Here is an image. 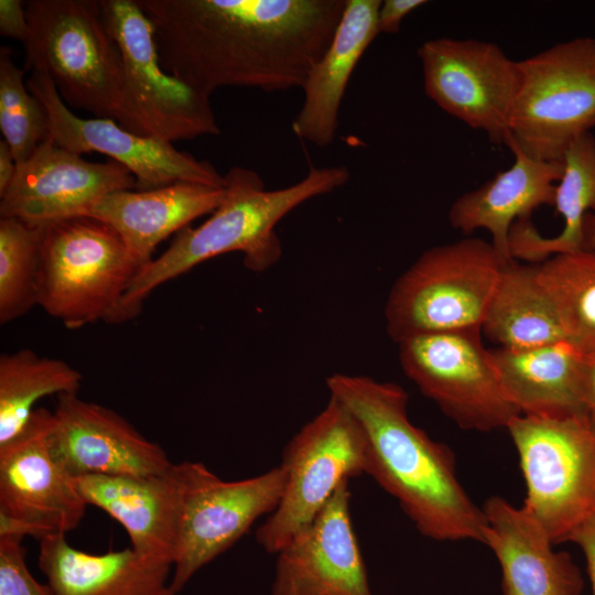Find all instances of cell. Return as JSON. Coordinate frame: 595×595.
Masks as SVG:
<instances>
[{
	"mask_svg": "<svg viewBox=\"0 0 595 595\" xmlns=\"http://www.w3.org/2000/svg\"><path fill=\"white\" fill-rule=\"evenodd\" d=\"M162 68L209 95L220 87L302 88L346 0H137Z\"/></svg>",
	"mask_w": 595,
	"mask_h": 595,
	"instance_id": "1",
	"label": "cell"
},
{
	"mask_svg": "<svg viewBox=\"0 0 595 595\" xmlns=\"http://www.w3.org/2000/svg\"><path fill=\"white\" fill-rule=\"evenodd\" d=\"M326 387L365 433V474L397 499L421 534L436 541L484 543L483 508L459 483L450 447L410 421L409 397L401 386L333 374Z\"/></svg>",
	"mask_w": 595,
	"mask_h": 595,
	"instance_id": "2",
	"label": "cell"
},
{
	"mask_svg": "<svg viewBox=\"0 0 595 595\" xmlns=\"http://www.w3.org/2000/svg\"><path fill=\"white\" fill-rule=\"evenodd\" d=\"M346 166L311 167L298 183L268 191L253 170L234 166L225 176V198L198 227L180 230L169 248L142 268L128 304L139 313L143 301L160 285L196 266L229 252H240L244 266L263 272L282 256L275 226L303 203L328 194L349 180Z\"/></svg>",
	"mask_w": 595,
	"mask_h": 595,
	"instance_id": "3",
	"label": "cell"
},
{
	"mask_svg": "<svg viewBox=\"0 0 595 595\" xmlns=\"http://www.w3.org/2000/svg\"><path fill=\"white\" fill-rule=\"evenodd\" d=\"M142 268L119 234L100 220L75 216L47 224L37 305L68 328L130 321L140 314L128 295Z\"/></svg>",
	"mask_w": 595,
	"mask_h": 595,
	"instance_id": "4",
	"label": "cell"
},
{
	"mask_svg": "<svg viewBox=\"0 0 595 595\" xmlns=\"http://www.w3.org/2000/svg\"><path fill=\"white\" fill-rule=\"evenodd\" d=\"M24 7L31 31L25 68L46 73L69 107L128 130L122 56L100 0H29Z\"/></svg>",
	"mask_w": 595,
	"mask_h": 595,
	"instance_id": "5",
	"label": "cell"
},
{
	"mask_svg": "<svg viewBox=\"0 0 595 595\" xmlns=\"http://www.w3.org/2000/svg\"><path fill=\"white\" fill-rule=\"evenodd\" d=\"M506 263L491 242L475 237L425 250L389 291L388 335L399 344L419 335L482 329Z\"/></svg>",
	"mask_w": 595,
	"mask_h": 595,
	"instance_id": "6",
	"label": "cell"
},
{
	"mask_svg": "<svg viewBox=\"0 0 595 595\" xmlns=\"http://www.w3.org/2000/svg\"><path fill=\"white\" fill-rule=\"evenodd\" d=\"M526 483L522 509L556 544L595 519V425L587 414H519L506 428Z\"/></svg>",
	"mask_w": 595,
	"mask_h": 595,
	"instance_id": "7",
	"label": "cell"
},
{
	"mask_svg": "<svg viewBox=\"0 0 595 595\" xmlns=\"http://www.w3.org/2000/svg\"><path fill=\"white\" fill-rule=\"evenodd\" d=\"M519 68L507 141L533 159L561 161L595 127V37L559 42L519 61Z\"/></svg>",
	"mask_w": 595,
	"mask_h": 595,
	"instance_id": "8",
	"label": "cell"
},
{
	"mask_svg": "<svg viewBox=\"0 0 595 595\" xmlns=\"http://www.w3.org/2000/svg\"><path fill=\"white\" fill-rule=\"evenodd\" d=\"M365 455L360 424L329 397L283 450L284 491L277 509L256 531L259 545L277 554L316 517L344 479L365 473Z\"/></svg>",
	"mask_w": 595,
	"mask_h": 595,
	"instance_id": "9",
	"label": "cell"
},
{
	"mask_svg": "<svg viewBox=\"0 0 595 595\" xmlns=\"http://www.w3.org/2000/svg\"><path fill=\"white\" fill-rule=\"evenodd\" d=\"M100 8L122 56L128 130L172 143L220 134L209 95L162 68L152 23L137 0H100Z\"/></svg>",
	"mask_w": 595,
	"mask_h": 595,
	"instance_id": "10",
	"label": "cell"
},
{
	"mask_svg": "<svg viewBox=\"0 0 595 595\" xmlns=\"http://www.w3.org/2000/svg\"><path fill=\"white\" fill-rule=\"evenodd\" d=\"M405 376L459 428H507L519 411L507 399L482 329L426 334L398 344Z\"/></svg>",
	"mask_w": 595,
	"mask_h": 595,
	"instance_id": "11",
	"label": "cell"
},
{
	"mask_svg": "<svg viewBox=\"0 0 595 595\" xmlns=\"http://www.w3.org/2000/svg\"><path fill=\"white\" fill-rule=\"evenodd\" d=\"M279 465L255 477L223 480L204 464L187 463L170 592L177 595L194 574L235 544L263 515H271L284 491Z\"/></svg>",
	"mask_w": 595,
	"mask_h": 595,
	"instance_id": "12",
	"label": "cell"
},
{
	"mask_svg": "<svg viewBox=\"0 0 595 595\" xmlns=\"http://www.w3.org/2000/svg\"><path fill=\"white\" fill-rule=\"evenodd\" d=\"M425 95L443 111L505 144L519 90V61L497 44L437 37L418 47Z\"/></svg>",
	"mask_w": 595,
	"mask_h": 595,
	"instance_id": "13",
	"label": "cell"
},
{
	"mask_svg": "<svg viewBox=\"0 0 595 595\" xmlns=\"http://www.w3.org/2000/svg\"><path fill=\"white\" fill-rule=\"evenodd\" d=\"M53 412L36 408L25 428L0 446V537L39 540L76 529L88 506L53 457Z\"/></svg>",
	"mask_w": 595,
	"mask_h": 595,
	"instance_id": "14",
	"label": "cell"
},
{
	"mask_svg": "<svg viewBox=\"0 0 595 595\" xmlns=\"http://www.w3.org/2000/svg\"><path fill=\"white\" fill-rule=\"evenodd\" d=\"M29 90L46 108L48 137L61 148L82 155L99 152L127 167L136 178V190H151L176 182L224 187L225 176L206 160L177 150L172 142L133 133L112 119L76 116L62 100L44 72L33 71Z\"/></svg>",
	"mask_w": 595,
	"mask_h": 595,
	"instance_id": "15",
	"label": "cell"
},
{
	"mask_svg": "<svg viewBox=\"0 0 595 595\" xmlns=\"http://www.w3.org/2000/svg\"><path fill=\"white\" fill-rule=\"evenodd\" d=\"M136 186L134 176L120 163L87 161L48 137L18 164L11 184L0 195V217L45 226L80 216L106 195Z\"/></svg>",
	"mask_w": 595,
	"mask_h": 595,
	"instance_id": "16",
	"label": "cell"
},
{
	"mask_svg": "<svg viewBox=\"0 0 595 595\" xmlns=\"http://www.w3.org/2000/svg\"><path fill=\"white\" fill-rule=\"evenodd\" d=\"M48 447L73 478L86 475L148 476L173 463L158 443L119 413L77 393L57 396Z\"/></svg>",
	"mask_w": 595,
	"mask_h": 595,
	"instance_id": "17",
	"label": "cell"
},
{
	"mask_svg": "<svg viewBox=\"0 0 595 595\" xmlns=\"http://www.w3.org/2000/svg\"><path fill=\"white\" fill-rule=\"evenodd\" d=\"M349 479L275 554L272 595H374L353 529Z\"/></svg>",
	"mask_w": 595,
	"mask_h": 595,
	"instance_id": "18",
	"label": "cell"
},
{
	"mask_svg": "<svg viewBox=\"0 0 595 595\" xmlns=\"http://www.w3.org/2000/svg\"><path fill=\"white\" fill-rule=\"evenodd\" d=\"M187 463L148 476L86 475L74 482L87 505L100 508L123 527L134 552L173 564Z\"/></svg>",
	"mask_w": 595,
	"mask_h": 595,
	"instance_id": "19",
	"label": "cell"
},
{
	"mask_svg": "<svg viewBox=\"0 0 595 595\" xmlns=\"http://www.w3.org/2000/svg\"><path fill=\"white\" fill-rule=\"evenodd\" d=\"M484 544L501 570V595H581L578 566L555 551L547 532L523 509L499 496L485 502Z\"/></svg>",
	"mask_w": 595,
	"mask_h": 595,
	"instance_id": "20",
	"label": "cell"
},
{
	"mask_svg": "<svg viewBox=\"0 0 595 595\" xmlns=\"http://www.w3.org/2000/svg\"><path fill=\"white\" fill-rule=\"evenodd\" d=\"M506 145L515 156L512 165L456 198L450 208L448 220L453 228L464 234L487 230L501 259L511 262L508 239L512 225L530 219L543 205L553 206L563 165L561 161L533 159L511 141Z\"/></svg>",
	"mask_w": 595,
	"mask_h": 595,
	"instance_id": "21",
	"label": "cell"
},
{
	"mask_svg": "<svg viewBox=\"0 0 595 595\" xmlns=\"http://www.w3.org/2000/svg\"><path fill=\"white\" fill-rule=\"evenodd\" d=\"M225 198V186L176 182L151 190H126L106 195L80 216L113 228L142 266L156 247L196 218L212 214Z\"/></svg>",
	"mask_w": 595,
	"mask_h": 595,
	"instance_id": "22",
	"label": "cell"
},
{
	"mask_svg": "<svg viewBox=\"0 0 595 595\" xmlns=\"http://www.w3.org/2000/svg\"><path fill=\"white\" fill-rule=\"evenodd\" d=\"M380 0H346L333 41L301 88L302 107L293 132L320 148L333 143L350 76L378 31Z\"/></svg>",
	"mask_w": 595,
	"mask_h": 595,
	"instance_id": "23",
	"label": "cell"
},
{
	"mask_svg": "<svg viewBox=\"0 0 595 595\" xmlns=\"http://www.w3.org/2000/svg\"><path fill=\"white\" fill-rule=\"evenodd\" d=\"M37 566L54 595H172V562L141 556L131 547L91 554L69 544L66 534L46 536Z\"/></svg>",
	"mask_w": 595,
	"mask_h": 595,
	"instance_id": "24",
	"label": "cell"
},
{
	"mask_svg": "<svg viewBox=\"0 0 595 595\" xmlns=\"http://www.w3.org/2000/svg\"><path fill=\"white\" fill-rule=\"evenodd\" d=\"M490 355L504 393L520 414H586L580 351L571 343L521 350L497 347Z\"/></svg>",
	"mask_w": 595,
	"mask_h": 595,
	"instance_id": "25",
	"label": "cell"
},
{
	"mask_svg": "<svg viewBox=\"0 0 595 595\" xmlns=\"http://www.w3.org/2000/svg\"><path fill=\"white\" fill-rule=\"evenodd\" d=\"M563 170L555 185L553 207L563 219L562 230L544 237L530 219L516 221L508 239L512 260L531 264L548 258L584 249L585 220L595 212V136L577 137L561 160Z\"/></svg>",
	"mask_w": 595,
	"mask_h": 595,
	"instance_id": "26",
	"label": "cell"
},
{
	"mask_svg": "<svg viewBox=\"0 0 595 595\" xmlns=\"http://www.w3.org/2000/svg\"><path fill=\"white\" fill-rule=\"evenodd\" d=\"M482 333L498 348L509 350L567 342L555 307L539 280L538 264L513 260L504 266Z\"/></svg>",
	"mask_w": 595,
	"mask_h": 595,
	"instance_id": "27",
	"label": "cell"
},
{
	"mask_svg": "<svg viewBox=\"0 0 595 595\" xmlns=\"http://www.w3.org/2000/svg\"><path fill=\"white\" fill-rule=\"evenodd\" d=\"M83 375L60 358L29 348L0 356V446L29 423L34 404L51 394L77 393Z\"/></svg>",
	"mask_w": 595,
	"mask_h": 595,
	"instance_id": "28",
	"label": "cell"
},
{
	"mask_svg": "<svg viewBox=\"0 0 595 595\" xmlns=\"http://www.w3.org/2000/svg\"><path fill=\"white\" fill-rule=\"evenodd\" d=\"M538 274L567 342L582 353L595 349V249L554 255Z\"/></svg>",
	"mask_w": 595,
	"mask_h": 595,
	"instance_id": "29",
	"label": "cell"
},
{
	"mask_svg": "<svg viewBox=\"0 0 595 595\" xmlns=\"http://www.w3.org/2000/svg\"><path fill=\"white\" fill-rule=\"evenodd\" d=\"M43 226L0 217V324L28 314L39 302Z\"/></svg>",
	"mask_w": 595,
	"mask_h": 595,
	"instance_id": "30",
	"label": "cell"
},
{
	"mask_svg": "<svg viewBox=\"0 0 595 595\" xmlns=\"http://www.w3.org/2000/svg\"><path fill=\"white\" fill-rule=\"evenodd\" d=\"M24 71L8 47L0 50V129L17 163L26 161L48 138V115L24 83Z\"/></svg>",
	"mask_w": 595,
	"mask_h": 595,
	"instance_id": "31",
	"label": "cell"
},
{
	"mask_svg": "<svg viewBox=\"0 0 595 595\" xmlns=\"http://www.w3.org/2000/svg\"><path fill=\"white\" fill-rule=\"evenodd\" d=\"M24 537H0V595H54L47 584L37 582L28 570Z\"/></svg>",
	"mask_w": 595,
	"mask_h": 595,
	"instance_id": "32",
	"label": "cell"
},
{
	"mask_svg": "<svg viewBox=\"0 0 595 595\" xmlns=\"http://www.w3.org/2000/svg\"><path fill=\"white\" fill-rule=\"evenodd\" d=\"M0 34L20 41H29L31 31L24 2L21 0H0Z\"/></svg>",
	"mask_w": 595,
	"mask_h": 595,
	"instance_id": "33",
	"label": "cell"
},
{
	"mask_svg": "<svg viewBox=\"0 0 595 595\" xmlns=\"http://www.w3.org/2000/svg\"><path fill=\"white\" fill-rule=\"evenodd\" d=\"M428 3L425 0H385L378 12L379 33L399 32L402 20L416 8Z\"/></svg>",
	"mask_w": 595,
	"mask_h": 595,
	"instance_id": "34",
	"label": "cell"
},
{
	"mask_svg": "<svg viewBox=\"0 0 595 595\" xmlns=\"http://www.w3.org/2000/svg\"><path fill=\"white\" fill-rule=\"evenodd\" d=\"M582 398L585 412L595 425V349L580 351Z\"/></svg>",
	"mask_w": 595,
	"mask_h": 595,
	"instance_id": "35",
	"label": "cell"
},
{
	"mask_svg": "<svg viewBox=\"0 0 595 595\" xmlns=\"http://www.w3.org/2000/svg\"><path fill=\"white\" fill-rule=\"evenodd\" d=\"M569 541L576 543L585 555L587 573L593 595H595V519L576 529Z\"/></svg>",
	"mask_w": 595,
	"mask_h": 595,
	"instance_id": "36",
	"label": "cell"
},
{
	"mask_svg": "<svg viewBox=\"0 0 595 595\" xmlns=\"http://www.w3.org/2000/svg\"><path fill=\"white\" fill-rule=\"evenodd\" d=\"M18 163L14 159V155L9 147V144L4 141H0V195H2L9 185L11 184L15 172H17Z\"/></svg>",
	"mask_w": 595,
	"mask_h": 595,
	"instance_id": "37",
	"label": "cell"
},
{
	"mask_svg": "<svg viewBox=\"0 0 595 595\" xmlns=\"http://www.w3.org/2000/svg\"><path fill=\"white\" fill-rule=\"evenodd\" d=\"M586 249H595V212L587 215L585 220V245Z\"/></svg>",
	"mask_w": 595,
	"mask_h": 595,
	"instance_id": "38",
	"label": "cell"
}]
</instances>
